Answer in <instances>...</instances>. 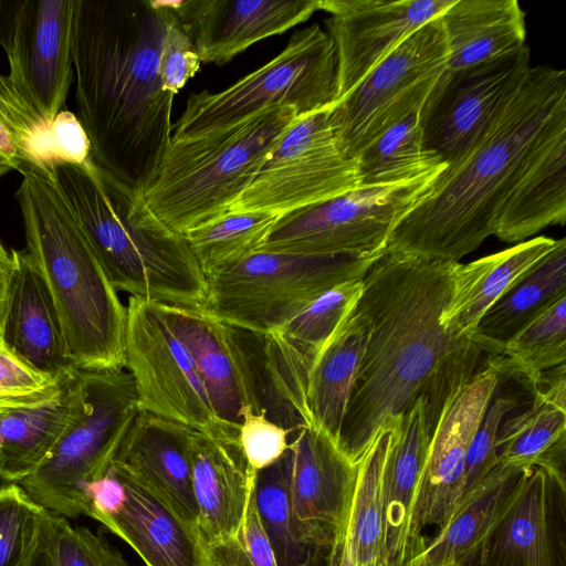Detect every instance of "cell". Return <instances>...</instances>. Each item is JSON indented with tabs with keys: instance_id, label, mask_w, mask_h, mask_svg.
Wrapping results in <instances>:
<instances>
[{
	"instance_id": "obj_15",
	"label": "cell",
	"mask_w": 566,
	"mask_h": 566,
	"mask_svg": "<svg viewBox=\"0 0 566 566\" xmlns=\"http://www.w3.org/2000/svg\"><path fill=\"white\" fill-rule=\"evenodd\" d=\"M156 306L191 355L221 421L240 426L245 407L268 416L261 335L226 324L199 308Z\"/></svg>"
},
{
	"instance_id": "obj_23",
	"label": "cell",
	"mask_w": 566,
	"mask_h": 566,
	"mask_svg": "<svg viewBox=\"0 0 566 566\" xmlns=\"http://www.w3.org/2000/svg\"><path fill=\"white\" fill-rule=\"evenodd\" d=\"M192 488L198 533L206 547L241 538L258 473L244 460L239 428L221 433L191 432Z\"/></svg>"
},
{
	"instance_id": "obj_8",
	"label": "cell",
	"mask_w": 566,
	"mask_h": 566,
	"mask_svg": "<svg viewBox=\"0 0 566 566\" xmlns=\"http://www.w3.org/2000/svg\"><path fill=\"white\" fill-rule=\"evenodd\" d=\"M336 101L334 43L315 23L295 31L274 59L223 91L190 94L171 140L228 128L269 108L292 107L301 117Z\"/></svg>"
},
{
	"instance_id": "obj_12",
	"label": "cell",
	"mask_w": 566,
	"mask_h": 566,
	"mask_svg": "<svg viewBox=\"0 0 566 566\" xmlns=\"http://www.w3.org/2000/svg\"><path fill=\"white\" fill-rule=\"evenodd\" d=\"M449 43L441 15L415 31L329 108L342 151L356 158L389 128L422 112L442 78Z\"/></svg>"
},
{
	"instance_id": "obj_25",
	"label": "cell",
	"mask_w": 566,
	"mask_h": 566,
	"mask_svg": "<svg viewBox=\"0 0 566 566\" xmlns=\"http://www.w3.org/2000/svg\"><path fill=\"white\" fill-rule=\"evenodd\" d=\"M391 424L382 474L384 564L407 566L412 559V511L430 438L421 397H417Z\"/></svg>"
},
{
	"instance_id": "obj_40",
	"label": "cell",
	"mask_w": 566,
	"mask_h": 566,
	"mask_svg": "<svg viewBox=\"0 0 566 566\" xmlns=\"http://www.w3.org/2000/svg\"><path fill=\"white\" fill-rule=\"evenodd\" d=\"M0 160L21 175L31 168L51 172L57 159L50 124L0 74Z\"/></svg>"
},
{
	"instance_id": "obj_38",
	"label": "cell",
	"mask_w": 566,
	"mask_h": 566,
	"mask_svg": "<svg viewBox=\"0 0 566 566\" xmlns=\"http://www.w3.org/2000/svg\"><path fill=\"white\" fill-rule=\"evenodd\" d=\"M277 218L261 211L228 212L182 237L207 279L256 252Z\"/></svg>"
},
{
	"instance_id": "obj_33",
	"label": "cell",
	"mask_w": 566,
	"mask_h": 566,
	"mask_svg": "<svg viewBox=\"0 0 566 566\" xmlns=\"http://www.w3.org/2000/svg\"><path fill=\"white\" fill-rule=\"evenodd\" d=\"M565 367L545 375L532 401L505 418L496 439L497 463L511 468L535 467L566 437Z\"/></svg>"
},
{
	"instance_id": "obj_2",
	"label": "cell",
	"mask_w": 566,
	"mask_h": 566,
	"mask_svg": "<svg viewBox=\"0 0 566 566\" xmlns=\"http://www.w3.org/2000/svg\"><path fill=\"white\" fill-rule=\"evenodd\" d=\"M566 126V72L532 66L465 154L447 165L394 229L384 253L458 262L494 234L497 217L546 140Z\"/></svg>"
},
{
	"instance_id": "obj_5",
	"label": "cell",
	"mask_w": 566,
	"mask_h": 566,
	"mask_svg": "<svg viewBox=\"0 0 566 566\" xmlns=\"http://www.w3.org/2000/svg\"><path fill=\"white\" fill-rule=\"evenodd\" d=\"M17 199L27 251L53 298L75 369L126 368L127 308L111 284L53 174H22Z\"/></svg>"
},
{
	"instance_id": "obj_4",
	"label": "cell",
	"mask_w": 566,
	"mask_h": 566,
	"mask_svg": "<svg viewBox=\"0 0 566 566\" xmlns=\"http://www.w3.org/2000/svg\"><path fill=\"white\" fill-rule=\"evenodd\" d=\"M53 177L117 292L202 308L203 272L186 239L154 214L143 191L114 178L91 156L83 164L55 165Z\"/></svg>"
},
{
	"instance_id": "obj_11",
	"label": "cell",
	"mask_w": 566,
	"mask_h": 566,
	"mask_svg": "<svg viewBox=\"0 0 566 566\" xmlns=\"http://www.w3.org/2000/svg\"><path fill=\"white\" fill-rule=\"evenodd\" d=\"M440 172L392 185L359 187L283 213L256 252L382 255L394 229L428 196Z\"/></svg>"
},
{
	"instance_id": "obj_1",
	"label": "cell",
	"mask_w": 566,
	"mask_h": 566,
	"mask_svg": "<svg viewBox=\"0 0 566 566\" xmlns=\"http://www.w3.org/2000/svg\"><path fill=\"white\" fill-rule=\"evenodd\" d=\"M170 1L74 0L76 116L97 166L145 191L171 143L175 94L158 71Z\"/></svg>"
},
{
	"instance_id": "obj_31",
	"label": "cell",
	"mask_w": 566,
	"mask_h": 566,
	"mask_svg": "<svg viewBox=\"0 0 566 566\" xmlns=\"http://www.w3.org/2000/svg\"><path fill=\"white\" fill-rule=\"evenodd\" d=\"M556 241L536 237L467 264L458 262L451 300L442 314L446 329L469 338L488 308L546 255Z\"/></svg>"
},
{
	"instance_id": "obj_37",
	"label": "cell",
	"mask_w": 566,
	"mask_h": 566,
	"mask_svg": "<svg viewBox=\"0 0 566 566\" xmlns=\"http://www.w3.org/2000/svg\"><path fill=\"white\" fill-rule=\"evenodd\" d=\"M355 161L363 188L409 181L447 167L424 146L421 112L389 128Z\"/></svg>"
},
{
	"instance_id": "obj_39",
	"label": "cell",
	"mask_w": 566,
	"mask_h": 566,
	"mask_svg": "<svg viewBox=\"0 0 566 566\" xmlns=\"http://www.w3.org/2000/svg\"><path fill=\"white\" fill-rule=\"evenodd\" d=\"M290 467L289 448L279 461L258 472L254 484L258 512L279 566H315L324 551L306 544L300 536L291 506Z\"/></svg>"
},
{
	"instance_id": "obj_6",
	"label": "cell",
	"mask_w": 566,
	"mask_h": 566,
	"mask_svg": "<svg viewBox=\"0 0 566 566\" xmlns=\"http://www.w3.org/2000/svg\"><path fill=\"white\" fill-rule=\"evenodd\" d=\"M297 117L292 107H274L228 128L171 140L144 191L150 210L180 235L224 216Z\"/></svg>"
},
{
	"instance_id": "obj_21",
	"label": "cell",
	"mask_w": 566,
	"mask_h": 566,
	"mask_svg": "<svg viewBox=\"0 0 566 566\" xmlns=\"http://www.w3.org/2000/svg\"><path fill=\"white\" fill-rule=\"evenodd\" d=\"M170 4L201 63L217 65L321 10V0H180Z\"/></svg>"
},
{
	"instance_id": "obj_16",
	"label": "cell",
	"mask_w": 566,
	"mask_h": 566,
	"mask_svg": "<svg viewBox=\"0 0 566 566\" xmlns=\"http://www.w3.org/2000/svg\"><path fill=\"white\" fill-rule=\"evenodd\" d=\"M531 67L524 46L439 82L421 112L426 148L447 165L459 160Z\"/></svg>"
},
{
	"instance_id": "obj_42",
	"label": "cell",
	"mask_w": 566,
	"mask_h": 566,
	"mask_svg": "<svg viewBox=\"0 0 566 566\" xmlns=\"http://www.w3.org/2000/svg\"><path fill=\"white\" fill-rule=\"evenodd\" d=\"M44 513L18 483L0 485V566L27 564Z\"/></svg>"
},
{
	"instance_id": "obj_22",
	"label": "cell",
	"mask_w": 566,
	"mask_h": 566,
	"mask_svg": "<svg viewBox=\"0 0 566 566\" xmlns=\"http://www.w3.org/2000/svg\"><path fill=\"white\" fill-rule=\"evenodd\" d=\"M192 430L139 410L111 468L147 490L198 531V509L192 488Z\"/></svg>"
},
{
	"instance_id": "obj_44",
	"label": "cell",
	"mask_w": 566,
	"mask_h": 566,
	"mask_svg": "<svg viewBox=\"0 0 566 566\" xmlns=\"http://www.w3.org/2000/svg\"><path fill=\"white\" fill-rule=\"evenodd\" d=\"M292 431L268 418L265 411L245 407L239 428L240 447L250 472L258 473L279 461L290 448Z\"/></svg>"
},
{
	"instance_id": "obj_32",
	"label": "cell",
	"mask_w": 566,
	"mask_h": 566,
	"mask_svg": "<svg viewBox=\"0 0 566 566\" xmlns=\"http://www.w3.org/2000/svg\"><path fill=\"white\" fill-rule=\"evenodd\" d=\"M563 297H566V241L559 239L488 308L469 339L489 354H501L511 339Z\"/></svg>"
},
{
	"instance_id": "obj_35",
	"label": "cell",
	"mask_w": 566,
	"mask_h": 566,
	"mask_svg": "<svg viewBox=\"0 0 566 566\" xmlns=\"http://www.w3.org/2000/svg\"><path fill=\"white\" fill-rule=\"evenodd\" d=\"M391 421L382 427L356 462V482L347 542L352 566H385L382 474L391 438Z\"/></svg>"
},
{
	"instance_id": "obj_30",
	"label": "cell",
	"mask_w": 566,
	"mask_h": 566,
	"mask_svg": "<svg viewBox=\"0 0 566 566\" xmlns=\"http://www.w3.org/2000/svg\"><path fill=\"white\" fill-rule=\"evenodd\" d=\"M566 219V126L555 132L526 167L495 224L504 242H518Z\"/></svg>"
},
{
	"instance_id": "obj_18",
	"label": "cell",
	"mask_w": 566,
	"mask_h": 566,
	"mask_svg": "<svg viewBox=\"0 0 566 566\" xmlns=\"http://www.w3.org/2000/svg\"><path fill=\"white\" fill-rule=\"evenodd\" d=\"M73 19L74 0H22L6 52L9 77L49 124L74 81Z\"/></svg>"
},
{
	"instance_id": "obj_43",
	"label": "cell",
	"mask_w": 566,
	"mask_h": 566,
	"mask_svg": "<svg viewBox=\"0 0 566 566\" xmlns=\"http://www.w3.org/2000/svg\"><path fill=\"white\" fill-rule=\"evenodd\" d=\"M51 547L56 566H129L122 553L85 526L48 512Z\"/></svg>"
},
{
	"instance_id": "obj_54",
	"label": "cell",
	"mask_w": 566,
	"mask_h": 566,
	"mask_svg": "<svg viewBox=\"0 0 566 566\" xmlns=\"http://www.w3.org/2000/svg\"><path fill=\"white\" fill-rule=\"evenodd\" d=\"M338 566H352L347 542V526L339 539Z\"/></svg>"
},
{
	"instance_id": "obj_51",
	"label": "cell",
	"mask_w": 566,
	"mask_h": 566,
	"mask_svg": "<svg viewBox=\"0 0 566 566\" xmlns=\"http://www.w3.org/2000/svg\"><path fill=\"white\" fill-rule=\"evenodd\" d=\"M24 566H56L51 547L48 512L45 511L36 545Z\"/></svg>"
},
{
	"instance_id": "obj_57",
	"label": "cell",
	"mask_w": 566,
	"mask_h": 566,
	"mask_svg": "<svg viewBox=\"0 0 566 566\" xmlns=\"http://www.w3.org/2000/svg\"><path fill=\"white\" fill-rule=\"evenodd\" d=\"M452 566H472V565L457 564V565H452Z\"/></svg>"
},
{
	"instance_id": "obj_3",
	"label": "cell",
	"mask_w": 566,
	"mask_h": 566,
	"mask_svg": "<svg viewBox=\"0 0 566 566\" xmlns=\"http://www.w3.org/2000/svg\"><path fill=\"white\" fill-rule=\"evenodd\" d=\"M457 263L384 253L363 277L368 337L338 439L352 462L470 340L442 324Z\"/></svg>"
},
{
	"instance_id": "obj_53",
	"label": "cell",
	"mask_w": 566,
	"mask_h": 566,
	"mask_svg": "<svg viewBox=\"0 0 566 566\" xmlns=\"http://www.w3.org/2000/svg\"><path fill=\"white\" fill-rule=\"evenodd\" d=\"M22 0H0V45L8 51Z\"/></svg>"
},
{
	"instance_id": "obj_9",
	"label": "cell",
	"mask_w": 566,
	"mask_h": 566,
	"mask_svg": "<svg viewBox=\"0 0 566 566\" xmlns=\"http://www.w3.org/2000/svg\"><path fill=\"white\" fill-rule=\"evenodd\" d=\"M495 384L496 369L489 354L479 371L467 359L448 363L419 396L430 438L411 517L412 559L428 543L422 531L434 526L437 534L442 532L458 512L468 450Z\"/></svg>"
},
{
	"instance_id": "obj_27",
	"label": "cell",
	"mask_w": 566,
	"mask_h": 566,
	"mask_svg": "<svg viewBox=\"0 0 566 566\" xmlns=\"http://www.w3.org/2000/svg\"><path fill=\"white\" fill-rule=\"evenodd\" d=\"M441 19L449 61L440 82L526 46L525 12L516 0H454Z\"/></svg>"
},
{
	"instance_id": "obj_34",
	"label": "cell",
	"mask_w": 566,
	"mask_h": 566,
	"mask_svg": "<svg viewBox=\"0 0 566 566\" xmlns=\"http://www.w3.org/2000/svg\"><path fill=\"white\" fill-rule=\"evenodd\" d=\"M71 374L51 399L0 413V479L4 483H18L33 473L56 443L67 420Z\"/></svg>"
},
{
	"instance_id": "obj_56",
	"label": "cell",
	"mask_w": 566,
	"mask_h": 566,
	"mask_svg": "<svg viewBox=\"0 0 566 566\" xmlns=\"http://www.w3.org/2000/svg\"><path fill=\"white\" fill-rule=\"evenodd\" d=\"M12 169L6 165L4 163H2L0 160V180L2 179V177L8 174L9 171H11Z\"/></svg>"
},
{
	"instance_id": "obj_45",
	"label": "cell",
	"mask_w": 566,
	"mask_h": 566,
	"mask_svg": "<svg viewBox=\"0 0 566 566\" xmlns=\"http://www.w3.org/2000/svg\"><path fill=\"white\" fill-rule=\"evenodd\" d=\"M200 65L193 42L175 13L159 53L158 71L165 90L176 95L197 74Z\"/></svg>"
},
{
	"instance_id": "obj_20",
	"label": "cell",
	"mask_w": 566,
	"mask_h": 566,
	"mask_svg": "<svg viewBox=\"0 0 566 566\" xmlns=\"http://www.w3.org/2000/svg\"><path fill=\"white\" fill-rule=\"evenodd\" d=\"M472 566H566V486L533 467Z\"/></svg>"
},
{
	"instance_id": "obj_36",
	"label": "cell",
	"mask_w": 566,
	"mask_h": 566,
	"mask_svg": "<svg viewBox=\"0 0 566 566\" xmlns=\"http://www.w3.org/2000/svg\"><path fill=\"white\" fill-rule=\"evenodd\" d=\"M490 358L496 369V384L468 450L457 514L497 464L496 439L503 421L528 405L537 389L535 382L514 369L502 355L490 354Z\"/></svg>"
},
{
	"instance_id": "obj_55",
	"label": "cell",
	"mask_w": 566,
	"mask_h": 566,
	"mask_svg": "<svg viewBox=\"0 0 566 566\" xmlns=\"http://www.w3.org/2000/svg\"><path fill=\"white\" fill-rule=\"evenodd\" d=\"M346 530V528H345ZM344 533V532H343ZM342 533V534H343ZM340 534V535H342ZM340 535L337 537L334 545L328 551V556L326 560V566H338V559H339V539Z\"/></svg>"
},
{
	"instance_id": "obj_49",
	"label": "cell",
	"mask_w": 566,
	"mask_h": 566,
	"mask_svg": "<svg viewBox=\"0 0 566 566\" xmlns=\"http://www.w3.org/2000/svg\"><path fill=\"white\" fill-rule=\"evenodd\" d=\"M62 380L41 390L28 392H0V413L21 407H29L42 403L54 397L62 385Z\"/></svg>"
},
{
	"instance_id": "obj_47",
	"label": "cell",
	"mask_w": 566,
	"mask_h": 566,
	"mask_svg": "<svg viewBox=\"0 0 566 566\" xmlns=\"http://www.w3.org/2000/svg\"><path fill=\"white\" fill-rule=\"evenodd\" d=\"M57 381L30 368L0 342V392L36 391Z\"/></svg>"
},
{
	"instance_id": "obj_19",
	"label": "cell",
	"mask_w": 566,
	"mask_h": 566,
	"mask_svg": "<svg viewBox=\"0 0 566 566\" xmlns=\"http://www.w3.org/2000/svg\"><path fill=\"white\" fill-rule=\"evenodd\" d=\"M290 451L289 491L300 536L308 545L329 551L348 524L356 463L313 424L296 430Z\"/></svg>"
},
{
	"instance_id": "obj_41",
	"label": "cell",
	"mask_w": 566,
	"mask_h": 566,
	"mask_svg": "<svg viewBox=\"0 0 566 566\" xmlns=\"http://www.w3.org/2000/svg\"><path fill=\"white\" fill-rule=\"evenodd\" d=\"M499 355L536 385L547 373L566 366V297L522 329Z\"/></svg>"
},
{
	"instance_id": "obj_17",
	"label": "cell",
	"mask_w": 566,
	"mask_h": 566,
	"mask_svg": "<svg viewBox=\"0 0 566 566\" xmlns=\"http://www.w3.org/2000/svg\"><path fill=\"white\" fill-rule=\"evenodd\" d=\"M454 0H321L337 63V101ZM336 101V102H337Z\"/></svg>"
},
{
	"instance_id": "obj_50",
	"label": "cell",
	"mask_w": 566,
	"mask_h": 566,
	"mask_svg": "<svg viewBox=\"0 0 566 566\" xmlns=\"http://www.w3.org/2000/svg\"><path fill=\"white\" fill-rule=\"evenodd\" d=\"M208 566H252L241 539L207 547Z\"/></svg>"
},
{
	"instance_id": "obj_7",
	"label": "cell",
	"mask_w": 566,
	"mask_h": 566,
	"mask_svg": "<svg viewBox=\"0 0 566 566\" xmlns=\"http://www.w3.org/2000/svg\"><path fill=\"white\" fill-rule=\"evenodd\" d=\"M64 429L40 467L18 484L43 510L66 518L84 515L85 486L102 478L136 416L138 394L126 369H74Z\"/></svg>"
},
{
	"instance_id": "obj_10",
	"label": "cell",
	"mask_w": 566,
	"mask_h": 566,
	"mask_svg": "<svg viewBox=\"0 0 566 566\" xmlns=\"http://www.w3.org/2000/svg\"><path fill=\"white\" fill-rule=\"evenodd\" d=\"M380 256L254 252L207 277L201 310L231 326L265 335L328 290L361 280Z\"/></svg>"
},
{
	"instance_id": "obj_24",
	"label": "cell",
	"mask_w": 566,
	"mask_h": 566,
	"mask_svg": "<svg viewBox=\"0 0 566 566\" xmlns=\"http://www.w3.org/2000/svg\"><path fill=\"white\" fill-rule=\"evenodd\" d=\"M13 252L1 343L33 370L61 380L75 368L67 358L53 298L28 251Z\"/></svg>"
},
{
	"instance_id": "obj_13",
	"label": "cell",
	"mask_w": 566,
	"mask_h": 566,
	"mask_svg": "<svg viewBox=\"0 0 566 566\" xmlns=\"http://www.w3.org/2000/svg\"><path fill=\"white\" fill-rule=\"evenodd\" d=\"M331 107L294 120L229 212L281 216L359 188L357 164L337 144Z\"/></svg>"
},
{
	"instance_id": "obj_14",
	"label": "cell",
	"mask_w": 566,
	"mask_h": 566,
	"mask_svg": "<svg viewBox=\"0 0 566 566\" xmlns=\"http://www.w3.org/2000/svg\"><path fill=\"white\" fill-rule=\"evenodd\" d=\"M126 308L125 367L139 410L208 434L239 427L217 417L191 355L156 303L129 296Z\"/></svg>"
},
{
	"instance_id": "obj_29",
	"label": "cell",
	"mask_w": 566,
	"mask_h": 566,
	"mask_svg": "<svg viewBox=\"0 0 566 566\" xmlns=\"http://www.w3.org/2000/svg\"><path fill=\"white\" fill-rule=\"evenodd\" d=\"M367 337V322L354 306L321 349L306 377L303 423L321 428L337 442Z\"/></svg>"
},
{
	"instance_id": "obj_46",
	"label": "cell",
	"mask_w": 566,
	"mask_h": 566,
	"mask_svg": "<svg viewBox=\"0 0 566 566\" xmlns=\"http://www.w3.org/2000/svg\"><path fill=\"white\" fill-rule=\"evenodd\" d=\"M51 139L57 164H83L92 153L88 136L77 118L70 112L62 109L50 124Z\"/></svg>"
},
{
	"instance_id": "obj_26",
	"label": "cell",
	"mask_w": 566,
	"mask_h": 566,
	"mask_svg": "<svg viewBox=\"0 0 566 566\" xmlns=\"http://www.w3.org/2000/svg\"><path fill=\"white\" fill-rule=\"evenodd\" d=\"M113 471L125 486V500L102 524L125 541L146 566H208L207 547L198 531L147 490Z\"/></svg>"
},
{
	"instance_id": "obj_52",
	"label": "cell",
	"mask_w": 566,
	"mask_h": 566,
	"mask_svg": "<svg viewBox=\"0 0 566 566\" xmlns=\"http://www.w3.org/2000/svg\"><path fill=\"white\" fill-rule=\"evenodd\" d=\"M14 269V252L13 249L8 250L0 241V342L2 338L3 319L6 312V304L8 297V290L11 275Z\"/></svg>"
},
{
	"instance_id": "obj_48",
	"label": "cell",
	"mask_w": 566,
	"mask_h": 566,
	"mask_svg": "<svg viewBox=\"0 0 566 566\" xmlns=\"http://www.w3.org/2000/svg\"><path fill=\"white\" fill-rule=\"evenodd\" d=\"M241 543L252 566H279L272 544L264 531L258 512L254 485L250 494L241 531Z\"/></svg>"
},
{
	"instance_id": "obj_28",
	"label": "cell",
	"mask_w": 566,
	"mask_h": 566,
	"mask_svg": "<svg viewBox=\"0 0 566 566\" xmlns=\"http://www.w3.org/2000/svg\"><path fill=\"white\" fill-rule=\"evenodd\" d=\"M532 468L497 463L448 526L407 566L471 565L483 542L518 496Z\"/></svg>"
}]
</instances>
